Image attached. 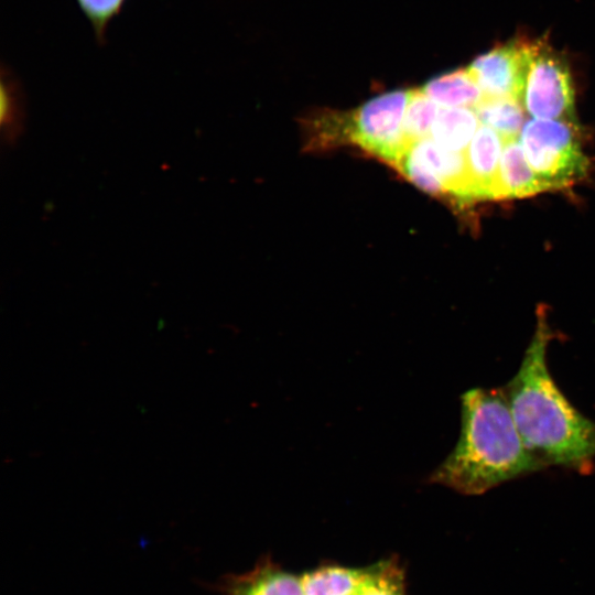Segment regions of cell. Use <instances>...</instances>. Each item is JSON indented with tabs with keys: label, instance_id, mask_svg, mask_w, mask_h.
I'll return each instance as SVG.
<instances>
[{
	"label": "cell",
	"instance_id": "obj_1",
	"mask_svg": "<svg viewBox=\"0 0 595 595\" xmlns=\"http://www.w3.org/2000/svg\"><path fill=\"white\" fill-rule=\"evenodd\" d=\"M553 337L547 309L540 306L520 366L502 389L529 452L545 468L588 475L595 468V421L569 401L551 376L548 348Z\"/></svg>",
	"mask_w": 595,
	"mask_h": 595
},
{
	"label": "cell",
	"instance_id": "obj_2",
	"mask_svg": "<svg viewBox=\"0 0 595 595\" xmlns=\"http://www.w3.org/2000/svg\"><path fill=\"white\" fill-rule=\"evenodd\" d=\"M545 468L527 448L501 388H473L461 396V431L426 482L477 496Z\"/></svg>",
	"mask_w": 595,
	"mask_h": 595
},
{
	"label": "cell",
	"instance_id": "obj_3",
	"mask_svg": "<svg viewBox=\"0 0 595 595\" xmlns=\"http://www.w3.org/2000/svg\"><path fill=\"white\" fill-rule=\"evenodd\" d=\"M410 89L376 96L345 112H324L310 122L314 139L328 143H353L397 166L407 148L404 115Z\"/></svg>",
	"mask_w": 595,
	"mask_h": 595
},
{
	"label": "cell",
	"instance_id": "obj_4",
	"mask_svg": "<svg viewBox=\"0 0 595 595\" xmlns=\"http://www.w3.org/2000/svg\"><path fill=\"white\" fill-rule=\"evenodd\" d=\"M526 158L548 191L571 186L585 176L588 160L576 121L530 119L520 132Z\"/></svg>",
	"mask_w": 595,
	"mask_h": 595
},
{
	"label": "cell",
	"instance_id": "obj_5",
	"mask_svg": "<svg viewBox=\"0 0 595 595\" xmlns=\"http://www.w3.org/2000/svg\"><path fill=\"white\" fill-rule=\"evenodd\" d=\"M521 104L537 119L576 121L569 64L544 39L526 41Z\"/></svg>",
	"mask_w": 595,
	"mask_h": 595
},
{
	"label": "cell",
	"instance_id": "obj_6",
	"mask_svg": "<svg viewBox=\"0 0 595 595\" xmlns=\"http://www.w3.org/2000/svg\"><path fill=\"white\" fill-rule=\"evenodd\" d=\"M396 167L429 194L475 201L465 152L448 150L431 137L410 143Z\"/></svg>",
	"mask_w": 595,
	"mask_h": 595
},
{
	"label": "cell",
	"instance_id": "obj_7",
	"mask_svg": "<svg viewBox=\"0 0 595 595\" xmlns=\"http://www.w3.org/2000/svg\"><path fill=\"white\" fill-rule=\"evenodd\" d=\"M524 67L526 40L518 39L477 56L467 69L486 97L515 98L521 102Z\"/></svg>",
	"mask_w": 595,
	"mask_h": 595
},
{
	"label": "cell",
	"instance_id": "obj_8",
	"mask_svg": "<svg viewBox=\"0 0 595 595\" xmlns=\"http://www.w3.org/2000/svg\"><path fill=\"white\" fill-rule=\"evenodd\" d=\"M504 139L491 128L480 125L465 151L472 187L476 199H499V166Z\"/></svg>",
	"mask_w": 595,
	"mask_h": 595
},
{
	"label": "cell",
	"instance_id": "obj_9",
	"mask_svg": "<svg viewBox=\"0 0 595 595\" xmlns=\"http://www.w3.org/2000/svg\"><path fill=\"white\" fill-rule=\"evenodd\" d=\"M548 191L529 164L519 138L504 140L499 166V199L526 197Z\"/></svg>",
	"mask_w": 595,
	"mask_h": 595
},
{
	"label": "cell",
	"instance_id": "obj_10",
	"mask_svg": "<svg viewBox=\"0 0 595 595\" xmlns=\"http://www.w3.org/2000/svg\"><path fill=\"white\" fill-rule=\"evenodd\" d=\"M226 595H304L302 578L262 563L226 583Z\"/></svg>",
	"mask_w": 595,
	"mask_h": 595
},
{
	"label": "cell",
	"instance_id": "obj_11",
	"mask_svg": "<svg viewBox=\"0 0 595 595\" xmlns=\"http://www.w3.org/2000/svg\"><path fill=\"white\" fill-rule=\"evenodd\" d=\"M422 90L442 107L474 109L485 97L467 67L432 78Z\"/></svg>",
	"mask_w": 595,
	"mask_h": 595
},
{
	"label": "cell",
	"instance_id": "obj_12",
	"mask_svg": "<svg viewBox=\"0 0 595 595\" xmlns=\"http://www.w3.org/2000/svg\"><path fill=\"white\" fill-rule=\"evenodd\" d=\"M479 119L472 108H439L430 137L440 145L465 152L479 128Z\"/></svg>",
	"mask_w": 595,
	"mask_h": 595
},
{
	"label": "cell",
	"instance_id": "obj_13",
	"mask_svg": "<svg viewBox=\"0 0 595 595\" xmlns=\"http://www.w3.org/2000/svg\"><path fill=\"white\" fill-rule=\"evenodd\" d=\"M474 110L480 123L495 130L504 140L519 138L526 113L519 100L485 96Z\"/></svg>",
	"mask_w": 595,
	"mask_h": 595
},
{
	"label": "cell",
	"instance_id": "obj_14",
	"mask_svg": "<svg viewBox=\"0 0 595 595\" xmlns=\"http://www.w3.org/2000/svg\"><path fill=\"white\" fill-rule=\"evenodd\" d=\"M365 569L322 566L301 576L304 595H354L363 582Z\"/></svg>",
	"mask_w": 595,
	"mask_h": 595
},
{
	"label": "cell",
	"instance_id": "obj_15",
	"mask_svg": "<svg viewBox=\"0 0 595 595\" xmlns=\"http://www.w3.org/2000/svg\"><path fill=\"white\" fill-rule=\"evenodd\" d=\"M439 107L422 88L410 89V99L404 115L403 134L407 147L430 137Z\"/></svg>",
	"mask_w": 595,
	"mask_h": 595
},
{
	"label": "cell",
	"instance_id": "obj_16",
	"mask_svg": "<svg viewBox=\"0 0 595 595\" xmlns=\"http://www.w3.org/2000/svg\"><path fill=\"white\" fill-rule=\"evenodd\" d=\"M356 595H404L402 572L391 561L365 569Z\"/></svg>",
	"mask_w": 595,
	"mask_h": 595
},
{
	"label": "cell",
	"instance_id": "obj_17",
	"mask_svg": "<svg viewBox=\"0 0 595 595\" xmlns=\"http://www.w3.org/2000/svg\"><path fill=\"white\" fill-rule=\"evenodd\" d=\"M24 119V107L21 90L17 80L8 73L2 75L1 84V131L8 142L19 137Z\"/></svg>",
	"mask_w": 595,
	"mask_h": 595
},
{
	"label": "cell",
	"instance_id": "obj_18",
	"mask_svg": "<svg viewBox=\"0 0 595 595\" xmlns=\"http://www.w3.org/2000/svg\"><path fill=\"white\" fill-rule=\"evenodd\" d=\"M76 2L88 20L97 42L104 44L108 25L120 13L126 0H76Z\"/></svg>",
	"mask_w": 595,
	"mask_h": 595
},
{
	"label": "cell",
	"instance_id": "obj_19",
	"mask_svg": "<svg viewBox=\"0 0 595 595\" xmlns=\"http://www.w3.org/2000/svg\"><path fill=\"white\" fill-rule=\"evenodd\" d=\"M357 591H358V589H357ZM357 591H356V593H357ZM356 593H355L354 595H356Z\"/></svg>",
	"mask_w": 595,
	"mask_h": 595
}]
</instances>
